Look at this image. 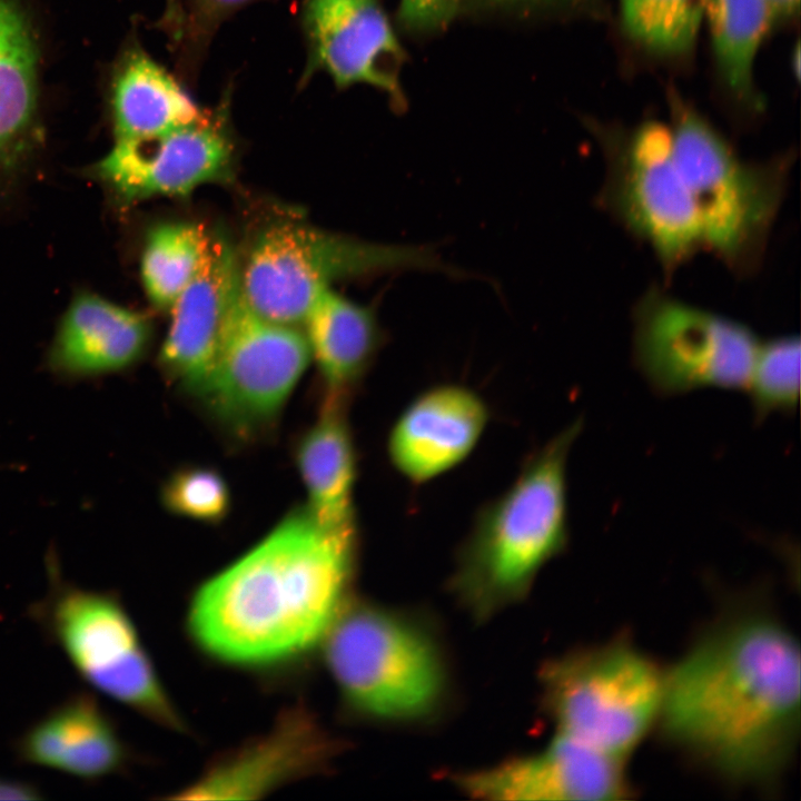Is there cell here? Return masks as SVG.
<instances>
[{
    "label": "cell",
    "instance_id": "cell-1",
    "mask_svg": "<svg viewBox=\"0 0 801 801\" xmlns=\"http://www.w3.org/2000/svg\"><path fill=\"white\" fill-rule=\"evenodd\" d=\"M800 651L765 614L729 617L664 673L659 719L670 739L721 775L772 778L800 724Z\"/></svg>",
    "mask_w": 801,
    "mask_h": 801
},
{
    "label": "cell",
    "instance_id": "cell-2",
    "mask_svg": "<svg viewBox=\"0 0 801 801\" xmlns=\"http://www.w3.org/2000/svg\"><path fill=\"white\" fill-rule=\"evenodd\" d=\"M357 535L327 530L307 508L200 586L188 630L214 659L264 668L320 645L347 605Z\"/></svg>",
    "mask_w": 801,
    "mask_h": 801
},
{
    "label": "cell",
    "instance_id": "cell-3",
    "mask_svg": "<svg viewBox=\"0 0 801 801\" xmlns=\"http://www.w3.org/2000/svg\"><path fill=\"white\" fill-rule=\"evenodd\" d=\"M582 428L583 419H575L531 454L511 485L475 516L452 586L476 617L523 596L566 546V468Z\"/></svg>",
    "mask_w": 801,
    "mask_h": 801
},
{
    "label": "cell",
    "instance_id": "cell-4",
    "mask_svg": "<svg viewBox=\"0 0 801 801\" xmlns=\"http://www.w3.org/2000/svg\"><path fill=\"white\" fill-rule=\"evenodd\" d=\"M675 159L692 197L703 249L733 274L750 276L761 266L787 192L792 152L771 159H742L700 113L674 99Z\"/></svg>",
    "mask_w": 801,
    "mask_h": 801
},
{
    "label": "cell",
    "instance_id": "cell-5",
    "mask_svg": "<svg viewBox=\"0 0 801 801\" xmlns=\"http://www.w3.org/2000/svg\"><path fill=\"white\" fill-rule=\"evenodd\" d=\"M46 561L47 592L27 607L46 641L97 692L160 725L184 730L119 595L66 580L53 553Z\"/></svg>",
    "mask_w": 801,
    "mask_h": 801
},
{
    "label": "cell",
    "instance_id": "cell-6",
    "mask_svg": "<svg viewBox=\"0 0 801 801\" xmlns=\"http://www.w3.org/2000/svg\"><path fill=\"white\" fill-rule=\"evenodd\" d=\"M322 645L340 695L366 716L416 720L443 695L445 673L435 642L399 614L347 604Z\"/></svg>",
    "mask_w": 801,
    "mask_h": 801
},
{
    "label": "cell",
    "instance_id": "cell-7",
    "mask_svg": "<svg viewBox=\"0 0 801 801\" xmlns=\"http://www.w3.org/2000/svg\"><path fill=\"white\" fill-rule=\"evenodd\" d=\"M413 268L443 265L427 247L370 243L279 221L263 229L239 257V286L259 314L300 327L313 300L335 281Z\"/></svg>",
    "mask_w": 801,
    "mask_h": 801
},
{
    "label": "cell",
    "instance_id": "cell-8",
    "mask_svg": "<svg viewBox=\"0 0 801 801\" xmlns=\"http://www.w3.org/2000/svg\"><path fill=\"white\" fill-rule=\"evenodd\" d=\"M542 685L560 734L624 761L660 716L664 672L619 640L551 661Z\"/></svg>",
    "mask_w": 801,
    "mask_h": 801
},
{
    "label": "cell",
    "instance_id": "cell-9",
    "mask_svg": "<svg viewBox=\"0 0 801 801\" xmlns=\"http://www.w3.org/2000/svg\"><path fill=\"white\" fill-rule=\"evenodd\" d=\"M597 205L644 243L666 276L703 249L696 210L679 169L671 127L649 120L604 134Z\"/></svg>",
    "mask_w": 801,
    "mask_h": 801
},
{
    "label": "cell",
    "instance_id": "cell-10",
    "mask_svg": "<svg viewBox=\"0 0 801 801\" xmlns=\"http://www.w3.org/2000/svg\"><path fill=\"white\" fill-rule=\"evenodd\" d=\"M760 342L745 325L656 285L632 308L633 363L659 395L705 387L745 389Z\"/></svg>",
    "mask_w": 801,
    "mask_h": 801
},
{
    "label": "cell",
    "instance_id": "cell-11",
    "mask_svg": "<svg viewBox=\"0 0 801 801\" xmlns=\"http://www.w3.org/2000/svg\"><path fill=\"white\" fill-rule=\"evenodd\" d=\"M298 329L259 314L239 286L212 366L194 395L233 436L248 439L277 418L310 358Z\"/></svg>",
    "mask_w": 801,
    "mask_h": 801
},
{
    "label": "cell",
    "instance_id": "cell-12",
    "mask_svg": "<svg viewBox=\"0 0 801 801\" xmlns=\"http://www.w3.org/2000/svg\"><path fill=\"white\" fill-rule=\"evenodd\" d=\"M233 145L212 116L158 136L116 140L97 175L126 204L152 197H186L230 178Z\"/></svg>",
    "mask_w": 801,
    "mask_h": 801
},
{
    "label": "cell",
    "instance_id": "cell-13",
    "mask_svg": "<svg viewBox=\"0 0 801 801\" xmlns=\"http://www.w3.org/2000/svg\"><path fill=\"white\" fill-rule=\"evenodd\" d=\"M484 800H620L630 792L623 760L557 733L543 750L455 777Z\"/></svg>",
    "mask_w": 801,
    "mask_h": 801
},
{
    "label": "cell",
    "instance_id": "cell-14",
    "mask_svg": "<svg viewBox=\"0 0 801 801\" xmlns=\"http://www.w3.org/2000/svg\"><path fill=\"white\" fill-rule=\"evenodd\" d=\"M336 748L312 712L296 706L285 711L263 736L217 759L176 799H258L319 772Z\"/></svg>",
    "mask_w": 801,
    "mask_h": 801
},
{
    "label": "cell",
    "instance_id": "cell-15",
    "mask_svg": "<svg viewBox=\"0 0 801 801\" xmlns=\"http://www.w3.org/2000/svg\"><path fill=\"white\" fill-rule=\"evenodd\" d=\"M488 419L487 404L472 388L455 383L429 387L394 422L386 444L389 462L411 483L431 482L471 455Z\"/></svg>",
    "mask_w": 801,
    "mask_h": 801
},
{
    "label": "cell",
    "instance_id": "cell-16",
    "mask_svg": "<svg viewBox=\"0 0 801 801\" xmlns=\"http://www.w3.org/2000/svg\"><path fill=\"white\" fill-rule=\"evenodd\" d=\"M238 290L239 256L224 236L212 237L201 268L168 308L159 353L162 370L189 394L197 393L212 366Z\"/></svg>",
    "mask_w": 801,
    "mask_h": 801
},
{
    "label": "cell",
    "instance_id": "cell-17",
    "mask_svg": "<svg viewBox=\"0 0 801 801\" xmlns=\"http://www.w3.org/2000/svg\"><path fill=\"white\" fill-rule=\"evenodd\" d=\"M20 764L55 770L86 783L122 773L131 753L112 718L86 690L69 694L12 743Z\"/></svg>",
    "mask_w": 801,
    "mask_h": 801
},
{
    "label": "cell",
    "instance_id": "cell-18",
    "mask_svg": "<svg viewBox=\"0 0 801 801\" xmlns=\"http://www.w3.org/2000/svg\"><path fill=\"white\" fill-rule=\"evenodd\" d=\"M304 20L314 62L338 86L398 90L400 50L374 0H307Z\"/></svg>",
    "mask_w": 801,
    "mask_h": 801
},
{
    "label": "cell",
    "instance_id": "cell-19",
    "mask_svg": "<svg viewBox=\"0 0 801 801\" xmlns=\"http://www.w3.org/2000/svg\"><path fill=\"white\" fill-rule=\"evenodd\" d=\"M42 0H0V175L39 135L46 34Z\"/></svg>",
    "mask_w": 801,
    "mask_h": 801
},
{
    "label": "cell",
    "instance_id": "cell-20",
    "mask_svg": "<svg viewBox=\"0 0 801 801\" xmlns=\"http://www.w3.org/2000/svg\"><path fill=\"white\" fill-rule=\"evenodd\" d=\"M300 327L324 383V399L348 403L385 339L375 309L329 287L309 305Z\"/></svg>",
    "mask_w": 801,
    "mask_h": 801
},
{
    "label": "cell",
    "instance_id": "cell-21",
    "mask_svg": "<svg viewBox=\"0 0 801 801\" xmlns=\"http://www.w3.org/2000/svg\"><path fill=\"white\" fill-rule=\"evenodd\" d=\"M149 338L150 326L144 315L82 294L62 319L50 363L56 370L69 376L115 372L136 363Z\"/></svg>",
    "mask_w": 801,
    "mask_h": 801
},
{
    "label": "cell",
    "instance_id": "cell-22",
    "mask_svg": "<svg viewBox=\"0 0 801 801\" xmlns=\"http://www.w3.org/2000/svg\"><path fill=\"white\" fill-rule=\"evenodd\" d=\"M347 404L324 400L320 416L295 448L308 493V512L320 526L357 535L354 488L357 461Z\"/></svg>",
    "mask_w": 801,
    "mask_h": 801
},
{
    "label": "cell",
    "instance_id": "cell-23",
    "mask_svg": "<svg viewBox=\"0 0 801 801\" xmlns=\"http://www.w3.org/2000/svg\"><path fill=\"white\" fill-rule=\"evenodd\" d=\"M110 98L116 140L149 138L210 117L140 49L129 51L119 63Z\"/></svg>",
    "mask_w": 801,
    "mask_h": 801
},
{
    "label": "cell",
    "instance_id": "cell-24",
    "mask_svg": "<svg viewBox=\"0 0 801 801\" xmlns=\"http://www.w3.org/2000/svg\"><path fill=\"white\" fill-rule=\"evenodd\" d=\"M705 16L723 80L749 101L753 63L774 18L768 0H709Z\"/></svg>",
    "mask_w": 801,
    "mask_h": 801
},
{
    "label": "cell",
    "instance_id": "cell-25",
    "mask_svg": "<svg viewBox=\"0 0 801 801\" xmlns=\"http://www.w3.org/2000/svg\"><path fill=\"white\" fill-rule=\"evenodd\" d=\"M200 225L167 222L148 235L141 258V278L150 301L168 309L201 268L211 246Z\"/></svg>",
    "mask_w": 801,
    "mask_h": 801
},
{
    "label": "cell",
    "instance_id": "cell-26",
    "mask_svg": "<svg viewBox=\"0 0 801 801\" xmlns=\"http://www.w3.org/2000/svg\"><path fill=\"white\" fill-rule=\"evenodd\" d=\"M709 0H620L625 32L643 48L675 56L694 44Z\"/></svg>",
    "mask_w": 801,
    "mask_h": 801
},
{
    "label": "cell",
    "instance_id": "cell-27",
    "mask_svg": "<svg viewBox=\"0 0 801 801\" xmlns=\"http://www.w3.org/2000/svg\"><path fill=\"white\" fill-rule=\"evenodd\" d=\"M800 338L781 336L760 342L746 390L754 418L774 412L791 413L800 396Z\"/></svg>",
    "mask_w": 801,
    "mask_h": 801
},
{
    "label": "cell",
    "instance_id": "cell-28",
    "mask_svg": "<svg viewBox=\"0 0 801 801\" xmlns=\"http://www.w3.org/2000/svg\"><path fill=\"white\" fill-rule=\"evenodd\" d=\"M230 491L222 475L207 466H185L170 474L161 490L162 505L172 514L215 524L230 510Z\"/></svg>",
    "mask_w": 801,
    "mask_h": 801
},
{
    "label": "cell",
    "instance_id": "cell-29",
    "mask_svg": "<svg viewBox=\"0 0 801 801\" xmlns=\"http://www.w3.org/2000/svg\"><path fill=\"white\" fill-rule=\"evenodd\" d=\"M256 0H181L176 22L185 42L205 43L229 16Z\"/></svg>",
    "mask_w": 801,
    "mask_h": 801
},
{
    "label": "cell",
    "instance_id": "cell-30",
    "mask_svg": "<svg viewBox=\"0 0 801 801\" xmlns=\"http://www.w3.org/2000/svg\"><path fill=\"white\" fill-rule=\"evenodd\" d=\"M457 1L458 0H402L400 16L409 27H436L453 14Z\"/></svg>",
    "mask_w": 801,
    "mask_h": 801
},
{
    "label": "cell",
    "instance_id": "cell-31",
    "mask_svg": "<svg viewBox=\"0 0 801 801\" xmlns=\"http://www.w3.org/2000/svg\"><path fill=\"white\" fill-rule=\"evenodd\" d=\"M46 795L33 782L0 774V800H43Z\"/></svg>",
    "mask_w": 801,
    "mask_h": 801
},
{
    "label": "cell",
    "instance_id": "cell-32",
    "mask_svg": "<svg viewBox=\"0 0 801 801\" xmlns=\"http://www.w3.org/2000/svg\"><path fill=\"white\" fill-rule=\"evenodd\" d=\"M768 2L774 18H789L798 11L800 0H768Z\"/></svg>",
    "mask_w": 801,
    "mask_h": 801
},
{
    "label": "cell",
    "instance_id": "cell-33",
    "mask_svg": "<svg viewBox=\"0 0 801 801\" xmlns=\"http://www.w3.org/2000/svg\"><path fill=\"white\" fill-rule=\"evenodd\" d=\"M792 68L793 71L799 75L800 71V49L799 46H797L795 51L792 55Z\"/></svg>",
    "mask_w": 801,
    "mask_h": 801
},
{
    "label": "cell",
    "instance_id": "cell-34",
    "mask_svg": "<svg viewBox=\"0 0 801 801\" xmlns=\"http://www.w3.org/2000/svg\"><path fill=\"white\" fill-rule=\"evenodd\" d=\"M169 9L168 11H171L176 6V0H168Z\"/></svg>",
    "mask_w": 801,
    "mask_h": 801
}]
</instances>
